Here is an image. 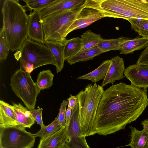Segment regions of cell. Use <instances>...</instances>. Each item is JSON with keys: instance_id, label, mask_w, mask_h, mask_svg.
<instances>
[{"instance_id": "6da1fadb", "label": "cell", "mask_w": 148, "mask_h": 148, "mask_svg": "<svg viewBox=\"0 0 148 148\" xmlns=\"http://www.w3.org/2000/svg\"><path fill=\"white\" fill-rule=\"evenodd\" d=\"M147 88L121 82L104 91L96 112V134L106 136L124 129L148 105Z\"/></svg>"}, {"instance_id": "7a4b0ae2", "label": "cell", "mask_w": 148, "mask_h": 148, "mask_svg": "<svg viewBox=\"0 0 148 148\" xmlns=\"http://www.w3.org/2000/svg\"><path fill=\"white\" fill-rule=\"evenodd\" d=\"M19 1L5 0L1 8L3 27L10 49L20 50L27 38L28 15Z\"/></svg>"}, {"instance_id": "3957f363", "label": "cell", "mask_w": 148, "mask_h": 148, "mask_svg": "<svg viewBox=\"0 0 148 148\" xmlns=\"http://www.w3.org/2000/svg\"><path fill=\"white\" fill-rule=\"evenodd\" d=\"M104 90L96 83L90 84L76 95L79 106L80 127L85 136L96 134L95 121L96 112Z\"/></svg>"}, {"instance_id": "277c9868", "label": "cell", "mask_w": 148, "mask_h": 148, "mask_svg": "<svg viewBox=\"0 0 148 148\" xmlns=\"http://www.w3.org/2000/svg\"><path fill=\"white\" fill-rule=\"evenodd\" d=\"M86 2L71 9L57 11L42 18L45 41L64 42L67 31L85 6Z\"/></svg>"}, {"instance_id": "5b68a950", "label": "cell", "mask_w": 148, "mask_h": 148, "mask_svg": "<svg viewBox=\"0 0 148 148\" xmlns=\"http://www.w3.org/2000/svg\"><path fill=\"white\" fill-rule=\"evenodd\" d=\"M21 53L20 68L31 73L34 69L41 66H55L53 55L46 45L27 38L19 50Z\"/></svg>"}, {"instance_id": "8992f818", "label": "cell", "mask_w": 148, "mask_h": 148, "mask_svg": "<svg viewBox=\"0 0 148 148\" xmlns=\"http://www.w3.org/2000/svg\"><path fill=\"white\" fill-rule=\"evenodd\" d=\"M10 85L16 95L29 110L34 109L40 90L33 80L30 73L20 68L12 75Z\"/></svg>"}, {"instance_id": "52a82bcc", "label": "cell", "mask_w": 148, "mask_h": 148, "mask_svg": "<svg viewBox=\"0 0 148 148\" xmlns=\"http://www.w3.org/2000/svg\"><path fill=\"white\" fill-rule=\"evenodd\" d=\"M25 129L19 125L0 128V148L32 147L36 137Z\"/></svg>"}, {"instance_id": "ba28073f", "label": "cell", "mask_w": 148, "mask_h": 148, "mask_svg": "<svg viewBox=\"0 0 148 148\" xmlns=\"http://www.w3.org/2000/svg\"><path fill=\"white\" fill-rule=\"evenodd\" d=\"M115 18L148 20V0H116Z\"/></svg>"}, {"instance_id": "9c48e42d", "label": "cell", "mask_w": 148, "mask_h": 148, "mask_svg": "<svg viewBox=\"0 0 148 148\" xmlns=\"http://www.w3.org/2000/svg\"><path fill=\"white\" fill-rule=\"evenodd\" d=\"M105 17L99 8L98 0H86L85 6L68 29L66 35L74 30L85 28Z\"/></svg>"}, {"instance_id": "30bf717a", "label": "cell", "mask_w": 148, "mask_h": 148, "mask_svg": "<svg viewBox=\"0 0 148 148\" xmlns=\"http://www.w3.org/2000/svg\"><path fill=\"white\" fill-rule=\"evenodd\" d=\"M66 126L67 138L66 143L70 148H90L80 127L78 104L72 110L69 123Z\"/></svg>"}, {"instance_id": "8fae6325", "label": "cell", "mask_w": 148, "mask_h": 148, "mask_svg": "<svg viewBox=\"0 0 148 148\" xmlns=\"http://www.w3.org/2000/svg\"><path fill=\"white\" fill-rule=\"evenodd\" d=\"M124 74L131 84L140 88H148V66L136 64L125 69Z\"/></svg>"}, {"instance_id": "7c38bea8", "label": "cell", "mask_w": 148, "mask_h": 148, "mask_svg": "<svg viewBox=\"0 0 148 148\" xmlns=\"http://www.w3.org/2000/svg\"><path fill=\"white\" fill-rule=\"evenodd\" d=\"M40 11H34L28 15V36L29 39L44 44L45 40L43 29L41 22Z\"/></svg>"}, {"instance_id": "4fadbf2b", "label": "cell", "mask_w": 148, "mask_h": 148, "mask_svg": "<svg viewBox=\"0 0 148 148\" xmlns=\"http://www.w3.org/2000/svg\"><path fill=\"white\" fill-rule=\"evenodd\" d=\"M111 63L101 84L103 87L110 83L113 84L115 81L124 79L125 66L123 59L119 56L111 59Z\"/></svg>"}, {"instance_id": "5bb4252c", "label": "cell", "mask_w": 148, "mask_h": 148, "mask_svg": "<svg viewBox=\"0 0 148 148\" xmlns=\"http://www.w3.org/2000/svg\"><path fill=\"white\" fill-rule=\"evenodd\" d=\"M67 138V128L65 126L54 134L41 139L37 148H60L66 143Z\"/></svg>"}, {"instance_id": "9a60e30c", "label": "cell", "mask_w": 148, "mask_h": 148, "mask_svg": "<svg viewBox=\"0 0 148 148\" xmlns=\"http://www.w3.org/2000/svg\"><path fill=\"white\" fill-rule=\"evenodd\" d=\"M86 0H58L54 3L41 11V18L54 12L72 9L85 3Z\"/></svg>"}, {"instance_id": "2e32d148", "label": "cell", "mask_w": 148, "mask_h": 148, "mask_svg": "<svg viewBox=\"0 0 148 148\" xmlns=\"http://www.w3.org/2000/svg\"><path fill=\"white\" fill-rule=\"evenodd\" d=\"M11 106L18 125L30 128L35 123V121L29 110L23 106L21 103H16L13 102Z\"/></svg>"}, {"instance_id": "e0dca14e", "label": "cell", "mask_w": 148, "mask_h": 148, "mask_svg": "<svg viewBox=\"0 0 148 148\" xmlns=\"http://www.w3.org/2000/svg\"><path fill=\"white\" fill-rule=\"evenodd\" d=\"M44 44L50 50L53 57L56 72H60L64 66L65 61L64 54V42L45 41Z\"/></svg>"}, {"instance_id": "ac0fdd59", "label": "cell", "mask_w": 148, "mask_h": 148, "mask_svg": "<svg viewBox=\"0 0 148 148\" xmlns=\"http://www.w3.org/2000/svg\"><path fill=\"white\" fill-rule=\"evenodd\" d=\"M18 125L11 105L0 101V128Z\"/></svg>"}, {"instance_id": "d6986e66", "label": "cell", "mask_w": 148, "mask_h": 148, "mask_svg": "<svg viewBox=\"0 0 148 148\" xmlns=\"http://www.w3.org/2000/svg\"><path fill=\"white\" fill-rule=\"evenodd\" d=\"M130 141L129 144L131 148H146L148 145V132L145 128L141 131L135 127H130Z\"/></svg>"}, {"instance_id": "ffe728a7", "label": "cell", "mask_w": 148, "mask_h": 148, "mask_svg": "<svg viewBox=\"0 0 148 148\" xmlns=\"http://www.w3.org/2000/svg\"><path fill=\"white\" fill-rule=\"evenodd\" d=\"M111 59L103 61L100 65L95 70L85 75L77 77V79H87L96 83L104 79L111 64Z\"/></svg>"}, {"instance_id": "44dd1931", "label": "cell", "mask_w": 148, "mask_h": 148, "mask_svg": "<svg viewBox=\"0 0 148 148\" xmlns=\"http://www.w3.org/2000/svg\"><path fill=\"white\" fill-rule=\"evenodd\" d=\"M148 45V39L142 37L129 39L122 44L120 53L127 54L146 48Z\"/></svg>"}, {"instance_id": "7402d4cb", "label": "cell", "mask_w": 148, "mask_h": 148, "mask_svg": "<svg viewBox=\"0 0 148 148\" xmlns=\"http://www.w3.org/2000/svg\"><path fill=\"white\" fill-rule=\"evenodd\" d=\"M103 53L97 46H96L92 48L81 50L66 61L72 65L79 62L92 60L95 57Z\"/></svg>"}, {"instance_id": "603a6c76", "label": "cell", "mask_w": 148, "mask_h": 148, "mask_svg": "<svg viewBox=\"0 0 148 148\" xmlns=\"http://www.w3.org/2000/svg\"><path fill=\"white\" fill-rule=\"evenodd\" d=\"M82 47V40L79 37L66 39L64 42V54L65 61L77 54Z\"/></svg>"}, {"instance_id": "cb8c5ba5", "label": "cell", "mask_w": 148, "mask_h": 148, "mask_svg": "<svg viewBox=\"0 0 148 148\" xmlns=\"http://www.w3.org/2000/svg\"><path fill=\"white\" fill-rule=\"evenodd\" d=\"M129 39L123 36L115 39H103L97 46L104 53L112 50H120L122 44Z\"/></svg>"}, {"instance_id": "d4e9b609", "label": "cell", "mask_w": 148, "mask_h": 148, "mask_svg": "<svg viewBox=\"0 0 148 148\" xmlns=\"http://www.w3.org/2000/svg\"><path fill=\"white\" fill-rule=\"evenodd\" d=\"M83 47L82 49H89L97 45L103 39L100 34H95L90 30L86 31L81 36Z\"/></svg>"}, {"instance_id": "484cf974", "label": "cell", "mask_w": 148, "mask_h": 148, "mask_svg": "<svg viewBox=\"0 0 148 148\" xmlns=\"http://www.w3.org/2000/svg\"><path fill=\"white\" fill-rule=\"evenodd\" d=\"M54 75L50 70L40 71L35 84L41 90L51 87L53 84Z\"/></svg>"}, {"instance_id": "4316f807", "label": "cell", "mask_w": 148, "mask_h": 148, "mask_svg": "<svg viewBox=\"0 0 148 148\" xmlns=\"http://www.w3.org/2000/svg\"><path fill=\"white\" fill-rule=\"evenodd\" d=\"M132 29L142 37L148 39V20L140 18H129Z\"/></svg>"}, {"instance_id": "83f0119b", "label": "cell", "mask_w": 148, "mask_h": 148, "mask_svg": "<svg viewBox=\"0 0 148 148\" xmlns=\"http://www.w3.org/2000/svg\"><path fill=\"white\" fill-rule=\"evenodd\" d=\"M64 127L59 123L57 117L50 124L46 126L41 129L36 133L34 134L36 138L38 137L41 139L51 136L56 133Z\"/></svg>"}, {"instance_id": "f1b7e54d", "label": "cell", "mask_w": 148, "mask_h": 148, "mask_svg": "<svg viewBox=\"0 0 148 148\" xmlns=\"http://www.w3.org/2000/svg\"><path fill=\"white\" fill-rule=\"evenodd\" d=\"M58 0H23L27 6L34 11H40L56 2Z\"/></svg>"}, {"instance_id": "f546056e", "label": "cell", "mask_w": 148, "mask_h": 148, "mask_svg": "<svg viewBox=\"0 0 148 148\" xmlns=\"http://www.w3.org/2000/svg\"><path fill=\"white\" fill-rule=\"evenodd\" d=\"M10 49L7 41L4 28H1L0 32V60H5Z\"/></svg>"}, {"instance_id": "4dcf8cb0", "label": "cell", "mask_w": 148, "mask_h": 148, "mask_svg": "<svg viewBox=\"0 0 148 148\" xmlns=\"http://www.w3.org/2000/svg\"><path fill=\"white\" fill-rule=\"evenodd\" d=\"M68 101L64 100L60 104L59 113L57 117L60 124L63 127L66 126L65 115L66 108L67 105L68 104Z\"/></svg>"}, {"instance_id": "1f68e13d", "label": "cell", "mask_w": 148, "mask_h": 148, "mask_svg": "<svg viewBox=\"0 0 148 148\" xmlns=\"http://www.w3.org/2000/svg\"><path fill=\"white\" fill-rule=\"evenodd\" d=\"M43 109L39 108L37 109H34L29 110L33 118L41 127V128H44L45 125L43 124L42 118V112Z\"/></svg>"}, {"instance_id": "d6a6232c", "label": "cell", "mask_w": 148, "mask_h": 148, "mask_svg": "<svg viewBox=\"0 0 148 148\" xmlns=\"http://www.w3.org/2000/svg\"><path fill=\"white\" fill-rule=\"evenodd\" d=\"M136 64L148 66V45L141 53Z\"/></svg>"}, {"instance_id": "836d02e7", "label": "cell", "mask_w": 148, "mask_h": 148, "mask_svg": "<svg viewBox=\"0 0 148 148\" xmlns=\"http://www.w3.org/2000/svg\"><path fill=\"white\" fill-rule=\"evenodd\" d=\"M70 97L67 99L68 101V105L71 108L72 110H73L77 104H78V101L77 95L73 96L70 95Z\"/></svg>"}, {"instance_id": "e575fe53", "label": "cell", "mask_w": 148, "mask_h": 148, "mask_svg": "<svg viewBox=\"0 0 148 148\" xmlns=\"http://www.w3.org/2000/svg\"><path fill=\"white\" fill-rule=\"evenodd\" d=\"M72 111V110L71 108L68 105L65 115L66 126H67L69 123Z\"/></svg>"}, {"instance_id": "d590c367", "label": "cell", "mask_w": 148, "mask_h": 148, "mask_svg": "<svg viewBox=\"0 0 148 148\" xmlns=\"http://www.w3.org/2000/svg\"><path fill=\"white\" fill-rule=\"evenodd\" d=\"M141 124L143 128L145 129L148 132V119H145L141 121Z\"/></svg>"}, {"instance_id": "8d00e7d4", "label": "cell", "mask_w": 148, "mask_h": 148, "mask_svg": "<svg viewBox=\"0 0 148 148\" xmlns=\"http://www.w3.org/2000/svg\"><path fill=\"white\" fill-rule=\"evenodd\" d=\"M14 56L15 59L18 61L21 56V51L20 50L17 51L14 54Z\"/></svg>"}, {"instance_id": "74e56055", "label": "cell", "mask_w": 148, "mask_h": 148, "mask_svg": "<svg viewBox=\"0 0 148 148\" xmlns=\"http://www.w3.org/2000/svg\"><path fill=\"white\" fill-rule=\"evenodd\" d=\"M60 148H70L67 144L65 143Z\"/></svg>"}, {"instance_id": "f35d334b", "label": "cell", "mask_w": 148, "mask_h": 148, "mask_svg": "<svg viewBox=\"0 0 148 148\" xmlns=\"http://www.w3.org/2000/svg\"><path fill=\"white\" fill-rule=\"evenodd\" d=\"M146 148H148V145L147 146V147Z\"/></svg>"}]
</instances>
